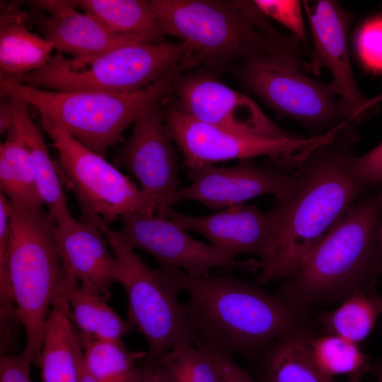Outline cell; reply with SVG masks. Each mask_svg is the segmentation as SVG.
<instances>
[{"mask_svg": "<svg viewBox=\"0 0 382 382\" xmlns=\"http://www.w3.org/2000/svg\"><path fill=\"white\" fill-rule=\"evenodd\" d=\"M357 134L348 123L308 152L288 192L272 209V229L260 257L259 284L289 278L330 228L367 188L352 169Z\"/></svg>", "mask_w": 382, "mask_h": 382, "instance_id": "1", "label": "cell"}, {"mask_svg": "<svg viewBox=\"0 0 382 382\" xmlns=\"http://www.w3.org/2000/svg\"><path fill=\"white\" fill-rule=\"evenodd\" d=\"M137 382H164L155 372L151 364L144 359L140 364Z\"/></svg>", "mask_w": 382, "mask_h": 382, "instance_id": "37", "label": "cell"}, {"mask_svg": "<svg viewBox=\"0 0 382 382\" xmlns=\"http://www.w3.org/2000/svg\"><path fill=\"white\" fill-rule=\"evenodd\" d=\"M382 219V187L352 204L284 284L281 294L307 305L344 301L375 287L381 275L378 230Z\"/></svg>", "mask_w": 382, "mask_h": 382, "instance_id": "3", "label": "cell"}, {"mask_svg": "<svg viewBox=\"0 0 382 382\" xmlns=\"http://www.w3.org/2000/svg\"><path fill=\"white\" fill-rule=\"evenodd\" d=\"M40 120L57 151L61 182L75 195L83 219L98 226L102 223L109 226L127 213H158L167 207L166 197L143 192L105 157L88 149L45 115L40 113Z\"/></svg>", "mask_w": 382, "mask_h": 382, "instance_id": "10", "label": "cell"}, {"mask_svg": "<svg viewBox=\"0 0 382 382\" xmlns=\"http://www.w3.org/2000/svg\"><path fill=\"white\" fill-rule=\"evenodd\" d=\"M378 250L381 263V275H382V219L378 230Z\"/></svg>", "mask_w": 382, "mask_h": 382, "instance_id": "40", "label": "cell"}, {"mask_svg": "<svg viewBox=\"0 0 382 382\" xmlns=\"http://www.w3.org/2000/svg\"><path fill=\"white\" fill-rule=\"evenodd\" d=\"M311 335H291L278 339L262 354L260 382H337L314 362L308 345Z\"/></svg>", "mask_w": 382, "mask_h": 382, "instance_id": "24", "label": "cell"}, {"mask_svg": "<svg viewBox=\"0 0 382 382\" xmlns=\"http://www.w3.org/2000/svg\"><path fill=\"white\" fill-rule=\"evenodd\" d=\"M190 56L159 81L140 91H59L26 86L0 73L1 96H17L92 151L105 157L147 108L173 91L179 76L199 65Z\"/></svg>", "mask_w": 382, "mask_h": 382, "instance_id": "6", "label": "cell"}, {"mask_svg": "<svg viewBox=\"0 0 382 382\" xmlns=\"http://www.w3.org/2000/svg\"><path fill=\"white\" fill-rule=\"evenodd\" d=\"M352 169L357 180L366 188L382 183V143L361 156H354Z\"/></svg>", "mask_w": 382, "mask_h": 382, "instance_id": "32", "label": "cell"}, {"mask_svg": "<svg viewBox=\"0 0 382 382\" xmlns=\"http://www.w3.org/2000/svg\"><path fill=\"white\" fill-rule=\"evenodd\" d=\"M157 214L187 231L200 233L214 248L235 259L248 253L261 257L272 235L271 212H263L256 205L243 203L200 216L184 214L170 207H163Z\"/></svg>", "mask_w": 382, "mask_h": 382, "instance_id": "18", "label": "cell"}, {"mask_svg": "<svg viewBox=\"0 0 382 382\" xmlns=\"http://www.w3.org/2000/svg\"><path fill=\"white\" fill-rule=\"evenodd\" d=\"M376 380L375 382H382V364H378L375 366Z\"/></svg>", "mask_w": 382, "mask_h": 382, "instance_id": "42", "label": "cell"}, {"mask_svg": "<svg viewBox=\"0 0 382 382\" xmlns=\"http://www.w3.org/2000/svg\"><path fill=\"white\" fill-rule=\"evenodd\" d=\"M78 337L86 366L98 382H137L147 352H132L122 340Z\"/></svg>", "mask_w": 382, "mask_h": 382, "instance_id": "26", "label": "cell"}, {"mask_svg": "<svg viewBox=\"0 0 382 382\" xmlns=\"http://www.w3.org/2000/svg\"><path fill=\"white\" fill-rule=\"evenodd\" d=\"M368 292L370 294V295H371V298H372V299H373V301H374V303H375V305H376V308H377V309H378V311L379 312V314L382 315V296H381L376 291L375 288L370 289Z\"/></svg>", "mask_w": 382, "mask_h": 382, "instance_id": "39", "label": "cell"}, {"mask_svg": "<svg viewBox=\"0 0 382 382\" xmlns=\"http://www.w3.org/2000/svg\"><path fill=\"white\" fill-rule=\"evenodd\" d=\"M100 228L117 262V283L127 297V320L148 343L145 360L153 362L175 347L194 345V332L179 299L181 290L173 279L161 267L148 266L117 231L105 224Z\"/></svg>", "mask_w": 382, "mask_h": 382, "instance_id": "8", "label": "cell"}, {"mask_svg": "<svg viewBox=\"0 0 382 382\" xmlns=\"http://www.w3.org/2000/svg\"><path fill=\"white\" fill-rule=\"evenodd\" d=\"M192 54L183 42L127 45L86 59L58 53L40 69L11 78L52 91L134 92L159 81Z\"/></svg>", "mask_w": 382, "mask_h": 382, "instance_id": "7", "label": "cell"}, {"mask_svg": "<svg viewBox=\"0 0 382 382\" xmlns=\"http://www.w3.org/2000/svg\"><path fill=\"white\" fill-rule=\"evenodd\" d=\"M314 362L327 376H347L349 382H360L371 369L368 355L357 343L328 334L311 337L308 342Z\"/></svg>", "mask_w": 382, "mask_h": 382, "instance_id": "27", "label": "cell"}, {"mask_svg": "<svg viewBox=\"0 0 382 382\" xmlns=\"http://www.w3.org/2000/svg\"><path fill=\"white\" fill-rule=\"evenodd\" d=\"M216 366L222 382H255L243 369L230 356L220 358Z\"/></svg>", "mask_w": 382, "mask_h": 382, "instance_id": "34", "label": "cell"}, {"mask_svg": "<svg viewBox=\"0 0 382 382\" xmlns=\"http://www.w3.org/2000/svg\"><path fill=\"white\" fill-rule=\"evenodd\" d=\"M188 295L184 303L194 339L228 354H262L274 341L291 335H311L303 307L281 293L269 294L228 276L192 277L161 265Z\"/></svg>", "mask_w": 382, "mask_h": 382, "instance_id": "2", "label": "cell"}, {"mask_svg": "<svg viewBox=\"0 0 382 382\" xmlns=\"http://www.w3.org/2000/svg\"><path fill=\"white\" fill-rule=\"evenodd\" d=\"M355 44L363 64L372 71H382V16L369 19L361 25Z\"/></svg>", "mask_w": 382, "mask_h": 382, "instance_id": "31", "label": "cell"}, {"mask_svg": "<svg viewBox=\"0 0 382 382\" xmlns=\"http://www.w3.org/2000/svg\"><path fill=\"white\" fill-rule=\"evenodd\" d=\"M253 1L266 16L274 19L290 30L303 48L310 52V45L300 1L255 0Z\"/></svg>", "mask_w": 382, "mask_h": 382, "instance_id": "30", "label": "cell"}, {"mask_svg": "<svg viewBox=\"0 0 382 382\" xmlns=\"http://www.w3.org/2000/svg\"><path fill=\"white\" fill-rule=\"evenodd\" d=\"M8 202L10 236L5 261L0 264V298L12 296L25 334L23 352L34 364L51 310L68 304L61 294L64 272L49 214Z\"/></svg>", "mask_w": 382, "mask_h": 382, "instance_id": "5", "label": "cell"}, {"mask_svg": "<svg viewBox=\"0 0 382 382\" xmlns=\"http://www.w3.org/2000/svg\"><path fill=\"white\" fill-rule=\"evenodd\" d=\"M52 236L64 275L110 298L118 265L98 225L71 215L54 223Z\"/></svg>", "mask_w": 382, "mask_h": 382, "instance_id": "19", "label": "cell"}, {"mask_svg": "<svg viewBox=\"0 0 382 382\" xmlns=\"http://www.w3.org/2000/svg\"><path fill=\"white\" fill-rule=\"evenodd\" d=\"M33 364L23 352L18 355L1 356L0 382H32L30 372Z\"/></svg>", "mask_w": 382, "mask_h": 382, "instance_id": "33", "label": "cell"}, {"mask_svg": "<svg viewBox=\"0 0 382 382\" xmlns=\"http://www.w3.org/2000/svg\"><path fill=\"white\" fill-rule=\"evenodd\" d=\"M302 50L280 49L253 55L233 71L241 83L279 114L312 129L329 132L352 122L330 83L304 71L311 70Z\"/></svg>", "mask_w": 382, "mask_h": 382, "instance_id": "9", "label": "cell"}, {"mask_svg": "<svg viewBox=\"0 0 382 382\" xmlns=\"http://www.w3.org/2000/svg\"><path fill=\"white\" fill-rule=\"evenodd\" d=\"M120 219L122 227L117 232L130 248L144 250L160 264L180 269L192 277L209 276L215 267L250 272L260 268V261L238 260L192 238L186 229L162 214L134 212Z\"/></svg>", "mask_w": 382, "mask_h": 382, "instance_id": "12", "label": "cell"}, {"mask_svg": "<svg viewBox=\"0 0 382 382\" xmlns=\"http://www.w3.org/2000/svg\"><path fill=\"white\" fill-rule=\"evenodd\" d=\"M188 174L191 183L168 196L167 207L192 200L219 209L265 195H272L277 200L288 192L292 180L278 169L267 165L260 167L251 159L233 166H207L189 170Z\"/></svg>", "mask_w": 382, "mask_h": 382, "instance_id": "15", "label": "cell"}, {"mask_svg": "<svg viewBox=\"0 0 382 382\" xmlns=\"http://www.w3.org/2000/svg\"><path fill=\"white\" fill-rule=\"evenodd\" d=\"M61 294L66 300L69 318L79 337L99 340H122L134 330L108 303L105 296L89 285L64 277Z\"/></svg>", "mask_w": 382, "mask_h": 382, "instance_id": "21", "label": "cell"}, {"mask_svg": "<svg viewBox=\"0 0 382 382\" xmlns=\"http://www.w3.org/2000/svg\"><path fill=\"white\" fill-rule=\"evenodd\" d=\"M304 5L313 40L311 70L318 74L325 67L329 71L330 83L351 121L366 117L363 108L367 100L356 83L349 58L350 13L335 1H306Z\"/></svg>", "mask_w": 382, "mask_h": 382, "instance_id": "14", "label": "cell"}, {"mask_svg": "<svg viewBox=\"0 0 382 382\" xmlns=\"http://www.w3.org/2000/svg\"><path fill=\"white\" fill-rule=\"evenodd\" d=\"M164 33L187 44L212 71H233L246 59L280 49H301L279 32L253 1L151 0Z\"/></svg>", "mask_w": 382, "mask_h": 382, "instance_id": "4", "label": "cell"}, {"mask_svg": "<svg viewBox=\"0 0 382 382\" xmlns=\"http://www.w3.org/2000/svg\"><path fill=\"white\" fill-rule=\"evenodd\" d=\"M163 115L187 171L226 160L257 156L269 157V163L275 166H294L304 154L332 137L331 133L308 139L295 134L270 138L239 134L195 120L175 105L163 109Z\"/></svg>", "mask_w": 382, "mask_h": 382, "instance_id": "11", "label": "cell"}, {"mask_svg": "<svg viewBox=\"0 0 382 382\" xmlns=\"http://www.w3.org/2000/svg\"><path fill=\"white\" fill-rule=\"evenodd\" d=\"M0 26L13 23H25L30 20V13L24 11L20 4L1 1Z\"/></svg>", "mask_w": 382, "mask_h": 382, "instance_id": "35", "label": "cell"}, {"mask_svg": "<svg viewBox=\"0 0 382 382\" xmlns=\"http://www.w3.org/2000/svg\"><path fill=\"white\" fill-rule=\"evenodd\" d=\"M69 313V308L54 306L47 320L37 361L42 382L79 381L83 350Z\"/></svg>", "mask_w": 382, "mask_h": 382, "instance_id": "22", "label": "cell"}, {"mask_svg": "<svg viewBox=\"0 0 382 382\" xmlns=\"http://www.w3.org/2000/svg\"><path fill=\"white\" fill-rule=\"evenodd\" d=\"M378 314L370 294L361 291L342 301L336 309L323 313L318 320L328 334L357 344L370 335Z\"/></svg>", "mask_w": 382, "mask_h": 382, "instance_id": "28", "label": "cell"}, {"mask_svg": "<svg viewBox=\"0 0 382 382\" xmlns=\"http://www.w3.org/2000/svg\"><path fill=\"white\" fill-rule=\"evenodd\" d=\"M4 96L8 99L12 116L11 127L7 133L16 137L28 153L35 171L38 189L50 216L54 223L70 216L71 214L56 163L52 161L44 137L30 115V105L15 96Z\"/></svg>", "mask_w": 382, "mask_h": 382, "instance_id": "20", "label": "cell"}, {"mask_svg": "<svg viewBox=\"0 0 382 382\" xmlns=\"http://www.w3.org/2000/svg\"><path fill=\"white\" fill-rule=\"evenodd\" d=\"M52 43L25 23L0 26V73L9 77L44 67L53 57Z\"/></svg>", "mask_w": 382, "mask_h": 382, "instance_id": "25", "label": "cell"}, {"mask_svg": "<svg viewBox=\"0 0 382 382\" xmlns=\"http://www.w3.org/2000/svg\"><path fill=\"white\" fill-rule=\"evenodd\" d=\"M78 8L112 33L135 35L149 44L165 42V36L151 1L75 0Z\"/></svg>", "mask_w": 382, "mask_h": 382, "instance_id": "23", "label": "cell"}, {"mask_svg": "<svg viewBox=\"0 0 382 382\" xmlns=\"http://www.w3.org/2000/svg\"><path fill=\"white\" fill-rule=\"evenodd\" d=\"M30 20L59 54L76 59L98 57L121 46L148 43L135 35H117L93 16L77 11L75 0L29 1Z\"/></svg>", "mask_w": 382, "mask_h": 382, "instance_id": "17", "label": "cell"}, {"mask_svg": "<svg viewBox=\"0 0 382 382\" xmlns=\"http://www.w3.org/2000/svg\"><path fill=\"white\" fill-rule=\"evenodd\" d=\"M1 96L4 100L0 105V133L1 135H6L12 125L11 110L7 98Z\"/></svg>", "mask_w": 382, "mask_h": 382, "instance_id": "36", "label": "cell"}, {"mask_svg": "<svg viewBox=\"0 0 382 382\" xmlns=\"http://www.w3.org/2000/svg\"><path fill=\"white\" fill-rule=\"evenodd\" d=\"M172 141L158 101L136 119L115 163L132 173L143 192L166 198L180 183L178 156Z\"/></svg>", "mask_w": 382, "mask_h": 382, "instance_id": "16", "label": "cell"}, {"mask_svg": "<svg viewBox=\"0 0 382 382\" xmlns=\"http://www.w3.org/2000/svg\"><path fill=\"white\" fill-rule=\"evenodd\" d=\"M381 102H382V93L372 99L367 100L364 105V109L366 110H370L371 108H374V106Z\"/></svg>", "mask_w": 382, "mask_h": 382, "instance_id": "41", "label": "cell"}, {"mask_svg": "<svg viewBox=\"0 0 382 382\" xmlns=\"http://www.w3.org/2000/svg\"><path fill=\"white\" fill-rule=\"evenodd\" d=\"M175 105L184 114L233 132L281 138L291 136L277 125L257 103L208 71L186 72L175 81Z\"/></svg>", "mask_w": 382, "mask_h": 382, "instance_id": "13", "label": "cell"}, {"mask_svg": "<svg viewBox=\"0 0 382 382\" xmlns=\"http://www.w3.org/2000/svg\"><path fill=\"white\" fill-rule=\"evenodd\" d=\"M146 362L164 382H222L209 355L194 345L175 347Z\"/></svg>", "mask_w": 382, "mask_h": 382, "instance_id": "29", "label": "cell"}, {"mask_svg": "<svg viewBox=\"0 0 382 382\" xmlns=\"http://www.w3.org/2000/svg\"><path fill=\"white\" fill-rule=\"evenodd\" d=\"M78 382H98L91 374V373L86 366L83 359V353L80 360Z\"/></svg>", "mask_w": 382, "mask_h": 382, "instance_id": "38", "label": "cell"}]
</instances>
